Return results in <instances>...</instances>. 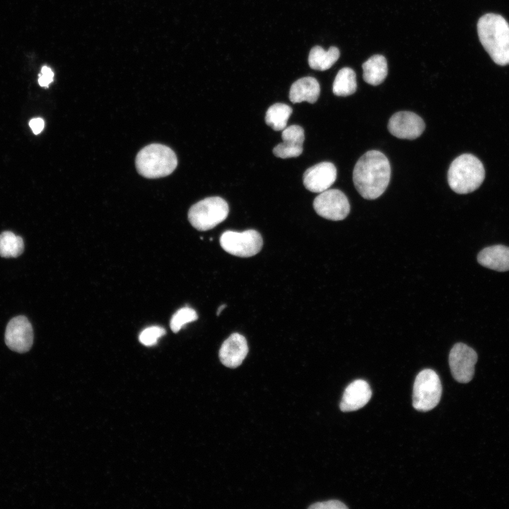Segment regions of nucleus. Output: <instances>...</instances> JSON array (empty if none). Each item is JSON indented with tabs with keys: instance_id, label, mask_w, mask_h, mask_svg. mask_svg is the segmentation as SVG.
<instances>
[{
	"instance_id": "nucleus-1",
	"label": "nucleus",
	"mask_w": 509,
	"mask_h": 509,
	"mask_svg": "<svg viewBox=\"0 0 509 509\" xmlns=\"http://www.w3.org/2000/svg\"><path fill=\"white\" fill-rule=\"evenodd\" d=\"M391 175L387 158L380 151H368L356 162L353 181L358 193L365 199H375L386 190Z\"/></svg>"
},
{
	"instance_id": "nucleus-2",
	"label": "nucleus",
	"mask_w": 509,
	"mask_h": 509,
	"mask_svg": "<svg viewBox=\"0 0 509 509\" xmlns=\"http://www.w3.org/2000/svg\"><path fill=\"white\" fill-rule=\"evenodd\" d=\"M479 40L493 62L509 64V24L498 14L487 13L477 23Z\"/></svg>"
},
{
	"instance_id": "nucleus-3",
	"label": "nucleus",
	"mask_w": 509,
	"mask_h": 509,
	"mask_svg": "<svg viewBox=\"0 0 509 509\" xmlns=\"http://www.w3.org/2000/svg\"><path fill=\"white\" fill-rule=\"evenodd\" d=\"M485 177L482 163L474 155L462 154L450 164L447 172V182L450 188L457 194H468L476 190Z\"/></svg>"
},
{
	"instance_id": "nucleus-4",
	"label": "nucleus",
	"mask_w": 509,
	"mask_h": 509,
	"mask_svg": "<svg viewBox=\"0 0 509 509\" xmlns=\"http://www.w3.org/2000/svg\"><path fill=\"white\" fill-rule=\"evenodd\" d=\"M138 172L146 178H159L170 175L177 165L175 152L160 144H151L139 151L135 159Z\"/></svg>"
},
{
	"instance_id": "nucleus-5",
	"label": "nucleus",
	"mask_w": 509,
	"mask_h": 509,
	"mask_svg": "<svg viewBox=\"0 0 509 509\" xmlns=\"http://www.w3.org/2000/svg\"><path fill=\"white\" fill-rule=\"evenodd\" d=\"M228 213V203L223 198L211 197L192 205L188 211V219L194 228L205 231L223 222Z\"/></svg>"
},
{
	"instance_id": "nucleus-6",
	"label": "nucleus",
	"mask_w": 509,
	"mask_h": 509,
	"mask_svg": "<svg viewBox=\"0 0 509 509\" xmlns=\"http://www.w3.org/2000/svg\"><path fill=\"white\" fill-rule=\"evenodd\" d=\"M442 385L438 375L431 369H424L416 375L412 395L413 407L419 411H428L439 403Z\"/></svg>"
},
{
	"instance_id": "nucleus-7",
	"label": "nucleus",
	"mask_w": 509,
	"mask_h": 509,
	"mask_svg": "<svg viewBox=\"0 0 509 509\" xmlns=\"http://www.w3.org/2000/svg\"><path fill=\"white\" fill-rule=\"evenodd\" d=\"M220 245L228 253L240 257L257 255L262 249V235L255 230L242 232L226 230L220 237Z\"/></svg>"
},
{
	"instance_id": "nucleus-8",
	"label": "nucleus",
	"mask_w": 509,
	"mask_h": 509,
	"mask_svg": "<svg viewBox=\"0 0 509 509\" xmlns=\"http://www.w3.org/2000/svg\"><path fill=\"white\" fill-rule=\"evenodd\" d=\"M313 208L319 216L332 221L343 220L350 211L346 196L337 189L320 193L314 199Z\"/></svg>"
},
{
	"instance_id": "nucleus-9",
	"label": "nucleus",
	"mask_w": 509,
	"mask_h": 509,
	"mask_svg": "<svg viewBox=\"0 0 509 509\" xmlns=\"http://www.w3.org/2000/svg\"><path fill=\"white\" fill-rule=\"evenodd\" d=\"M477 358L473 349L463 343L455 344L449 353V365L454 379L460 383L470 382Z\"/></svg>"
},
{
	"instance_id": "nucleus-10",
	"label": "nucleus",
	"mask_w": 509,
	"mask_h": 509,
	"mask_svg": "<svg viewBox=\"0 0 509 509\" xmlns=\"http://www.w3.org/2000/svg\"><path fill=\"white\" fill-rule=\"evenodd\" d=\"M5 342L10 349L18 353H25L30 349L33 331L25 316H17L9 321L5 332Z\"/></svg>"
},
{
	"instance_id": "nucleus-11",
	"label": "nucleus",
	"mask_w": 509,
	"mask_h": 509,
	"mask_svg": "<svg viewBox=\"0 0 509 509\" xmlns=\"http://www.w3.org/2000/svg\"><path fill=\"white\" fill-rule=\"evenodd\" d=\"M387 128L397 138L412 140L421 135L425 123L421 117L412 112L400 111L390 117Z\"/></svg>"
},
{
	"instance_id": "nucleus-12",
	"label": "nucleus",
	"mask_w": 509,
	"mask_h": 509,
	"mask_svg": "<svg viewBox=\"0 0 509 509\" xmlns=\"http://www.w3.org/2000/svg\"><path fill=\"white\" fill-rule=\"evenodd\" d=\"M337 168L330 162L317 163L305 170L303 174L305 187L315 193L328 189L335 182Z\"/></svg>"
},
{
	"instance_id": "nucleus-13",
	"label": "nucleus",
	"mask_w": 509,
	"mask_h": 509,
	"mask_svg": "<svg viewBox=\"0 0 509 509\" xmlns=\"http://www.w3.org/2000/svg\"><path fill=\"white\" fill-rule=\"evenodd\" d=\"M247 353L248 345L245 337L239 333H233L222 344L218 356L224 365L234 368L242 363Z\"/></svg>"
},
{
	"instance_id": "nucleus-14",
	"label": "nucleus",
	"mask_w": 509,
	"mask_h": 509,
	"mask_svg": "<svg viewBox=\"0 0 509 509\" xmlns=\"http://www.w3.org/2000/svg\"><path fill=\"white\" fill-rule=\"evenodd\" d=\"M282 143L276 145L274 154L281 158L299 156L303 153V144L305 140L303 129L299 125H291L282 130Z\"/></svg>"
},
{
	"instance_id": "nucleus-15",
	"label": "nucleus",
	"mask_w": 509,
	"mask_h": 509,
	"mask_svg": "<svg viewBox=\"0 0 509 509\" xmlns=\"http://www.w3.org/2000/svg\"><path fill=\"white\" fill-rule=\"evenodd\" d=\"M371 388L364 380L353 381L345 389L339 407L341 411H356L363 407L370 399Z\"/></svg>"
},
{
	"instance_id": "nucleus-16",
	"label": "nucleus",
	"mask_w": 509,
	"mask_h": 509,
	"mask_svg": "<svg viewBox=\"0 0 509 509\" xmlns=\"http://www.w3.org/2000/svg\"><path fill=\"white\" fill-rule=\"evenodd\" d=\"M477 260L486 268L498 271H508L509 247L502 245L485 247L478 254Z\"/></svg>"
},
{
	"instance_id": "nucleus-17",
	"label": "nucleus",
	"mask_w": 509,
	"mask_h": 509,
	"mask_svg": "<svg viewBox=\"0 0 509 509\" xmlns=\"http://www.w3.org/2000/svg\"><path fill=\"white\" fill-rule=\"evenodd\" d=\"M320 93L318 81L313 77L307 76L295 81L291 86L289 98L293 103L307 101L315 103Z\"/></svg>"
},
{
	"instance_id": "nucleus-18",
	"label": "nucleus",
	"mask_w": 509,
	"mask_h": 509,
	"mask_svg": "<svg viewBox=\"0 0 509 509\" xmlns=\"http://www.w3.org/2000/svg\"><path fill=\"white\" fill-rule=\"evenodd\" d=\"M362 68L364 81L373 86L382 83L387 75V60L380 54L370 57L363 64Z\"/></svg>"
},
{
	"instance_id": "nucleus-19",
	"label": "nucleus",
	"mask_w": 509,
	"mask_h": 509,
	"mask_svg": "<svg viewBox=\"0 0 509 509\" xmlns=\"http://www.w3.org/2000/svg\"><path fill=\"white\" fill-rule=\"evenodd\" d=\"M339 56L340 52L336 47H330L328 50H324L320 46H315L309 53L308 64L315 70L325 71L334 65Z\"/></svg>"
},
{
	"instance_id": "nucleus-20",
	"label": "nucleus",
	"mask_w": 509,
	"mask_h": 509,
	"mask_svg": "<svg viewBox=\"0 0 509 509\" xmlns=\"http://www.w3.org/2000/svg\"><path fill=\"white\" fill-rule=\"evenodd\" d=\"M357 88L354 71L349 67L340 69L334 81L332 91L337 96H348L353 94Z\"/></svg>"
},
{
	"instance_id": "nucleus-21",
	"label": "nucleus",
	"mask_w": 509,
	"mask_h": 509,
	"mask_svg": "<svg viewBox=\"0 0 509 509\" xmlns=\"http://www.w3.org/2000/svg\"><path fill=\"white\" fill-rule=\"evenodd\" d=\"M292 108L284 103H275L270 106L265 115L267 124L275 131L283 130L292 114Z\"/></svg>"
},
{
	"instance_id": "nucleus-22",
	"label": "nucleus",
	"mask_w": 509,
	"mask_h": 509,
	"mask_svg": "<svg viewBox=\"0 0 509 509\" xmlns=\"http://www.w3.org/2000/svg\"><path fill=\"white\" fill-rule=\"evenodd\" d=\"M24 243L21 237L11 231L0 234V256L3 257H16L23 252Z\"/></svg>"
},
{
	"instance_id": "nucleus-23",
	"label": "nucleus",
	"mask_w": 509,
	"mask_h": 509,
	"mask_svg": "<svg viewBox=\"0 0 509 509\" xmlns=\"http://www.w3.org/2000/svg\"><path fill=\"white\" fill-rule=\"evenodd\" d=\"M197 319L198 315L194 309L189 307L182 308L172 316L170 320L171 330L176 333L179 332L185 324L195 321Z\"/></svg>"
},
{
	"instance_id": "nucleus-24",
	"label": "nucleus",
	"mask_w": 509,
	"mask_h": 509,
	"mask_svg": "<svg viewBox=\"0 0 509 509\" xmlns=\"http://www.w3.org/2000/svg\"><path fill=\"white\" fill-rule=\"evenodd\" d=\"M165 334V330L159 326H151L144 329L139 334V341L145 346L155 345L158 339Z\"/></svg>"
},
{
	"instance_id": "nucleus-25",
	"label": "nucleus",
	"mask_w": 509,
	"mask_h": 509,
	"mask_svg": "<svg viewBox=\"0 0 509 509\" xmlns=\"http://www.w3.org/2000/svg\"><path fill=\"white\" fill-rule=\"evenodd\" d=\"M311 509H347L348 507L341 501L338 500H329L327 501L317 502L310 505Z\"/></svg>"
},
{
	"instance_id": "nucleus-26",
	"label": "nucleus",
	"mask_w": 509,
	"mask_h": 509,
	"mask_svg": "<svg viewBox=\"0 0 509 509\" xmlns=\"http://www.w3.org/2000/svg\"><path fill=\"white\" fill-rule=\"evenodd\" d=\"M54 73L48 66H43L39 75L38 83L41 86L47 87L53 81Z\"/></svg>"
},
{
	"instance_id": "nucleus-27",
	"label": "nucleus",
	"mask_w": 509,
	"mask_h": 509,
	"mask_svg": "<svg viewBox=\"0 0 509 509\" xmlns=\"http://www.w3.org/2000/svg\"><path fill=\"white\" fill-rule=\"evenodd\" d=\"M29 126L34 134H40L45 126V122L42 118H33L29 122Z\"/></svg>"
},
{
	"instance_id": "nucleus-28",
	"label": "nucleus",
	"mask_w": 509,
	"mask_h": 509,
	"mask_svg": "<svg viewBox=\"0 0 509 509\" xmlns=\"http://www.w3.org/2000/svg\"><path fill=\"white\" fill-rule=\"evenodd\" d=\"M226 307V305H220L219 308H218L216 315H219V314L221 312V311L223 310V309H224Z\"/></svg>"
}]
</instances>
